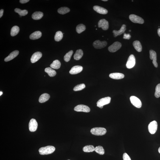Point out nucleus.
I'll use <instances>...</instances> for the list:
<instances>
[{"mask_svg": "<svg viewBox=\"0 0 160 160\" xmlns=\"http://www.w3.org/2000/svg\"><path fill=\"white\" fill-rule=\"evenodd\" d=\"M55 150V147L53 146H48L42 147L39 149V152L40 155H47L52 154Z\"/></svg>", "mask_w": 160, "mask_h": 160, "instance_id": "f257e3e1", "label": "nucleus"}, {"mask_svg": "<svg viewBox=\"0 0 160 160\" xmlns=\"http://www.w3.org/2000/svg\"><path fill=\"white\" fill-rule=\"evenodd\" d=\"M109 77L111 78L116 80H119L123 78L124 74L119 73H114L110 74L109 75Z\"/></svg>", "mask_w": 160, "mask_h": 160, "instance_id": "6ab92c4d", "label": "nucleus"}, {"mask_svg": "<svg viewBox=\"0 0 160 160\" xmlns=\"http://www.w3.org/2000/svg\"><path fill=\"white\" fill-rule=\"evenodd\" d=\"M50 96L49 94L45 93V94H42L40 96L39 99V102L40 103H43L47 101L50 98Z\"/></svg>", "mask_w": 160, "mask_h": 160, "instance_id": "412c9836", "label": "nucleus"}, {"mask_svg": "<svg viewBox=\"0 0 160 160\" xmlns=\"http://www.w3.org/2000/svg\"><path fill=\"white\" fill-rule=\"evenodd\" d=\"M121 47V43L119 42H116L108 47V50L110 52L114 53L118 50Z\"/></svg>", "mask_w": 160, "mask_h": 160, "instance_id": "7ed1b4c3", "label": "nucleus"}, {"mask_svg": "<svg viewBox=\"0 0 160 160\" xmlns=\"http://www.w3.org/2000/svg\"><path fill=\"white\" fill-rule=\"evenodd\" d=\"M133 45L135 49L138 52H141L142 50V46L140 42L138 40H136L133 42Z\"/></svg>", "mask_w": 160, "mask_h": 160, "instance_id": "b1692460", "label": "nucleus"}, {"mask_svg": "<svg viewBox=\"0 0 160 160\" xmlns=\"http://www.w3.org/2000/svg\"><path fill=\"white\" fill-rule=\"evenodd\" d=\"M43 14L42 12H36L33 14L32 18L34 20H38L41 19L43 17Z\"/></svg>", "mask_w": 160, "mask_h": 160, "instance_id": "5701e85b", "label": "nucleus"}, {"mask_svg": "<svg viewBox=\"0 0 160 160\" xmlns=\"http://www.w3.org/2000/svg\"><path fill=\"white\" fill-rule=\"evenodd\" d=\"M29 0H20V2L21 4H24L29 2Z\"/></svg>", "mask_w": 160, "mask_h": 160, "instance_id": "58836bf2", "label": "nucleus"}, {"mask_svg": "<svg viewBox=\"0 0 160 160\" xmlns=\"http://www.w3.org/2000/svg\"><path fill=\"white\" fill-rule=\"evenodd\" d=\"M2 93H3L2 92L0 91V96H1V95H2Z\"/></svg>", "mask_w": 160, "mask_h": 160, "instance_id": "79ce46f5", "label": "nucleus"}, {"mask_svg": "<svg viewBox=\"0 0 160 160\" xmlns=\"http://www.w3.org/2000/svg\"><path fill=\"white\" fill-rule=\"evenodd\" d=\"M92 134L96 136H102L107 133L106 129L102 127H98L92 129L91 130Z\"/></svg>", "mask_w": 160, "mask_h": 160, "instance_id": "f03ea898", "label": "nucleus"}, {"mask_svg": "<svg viewBox=\"0 0 160 160\" xmlns=\"http://www.w3.org/2000/svg\"><path fill=\"white\" fill-rule=\"evenodd\" d=\"M158 152H159V153L160 154V147L159 149H158Z\"/></svg>", "mask_w": 160, "mask_h": 160, "instance_id": "37998d69", "label": "nucleus"}, {"mask_svg": "<svg viewBox=\"0 0 160 160\" xmlns=\"http://www.w3.org/2000/svg\"><path fill=\"white\" fill-rule=\"evenodd\" d=\"M19 30V28L18 26H14L12 28L11 30V35L12 37L15 36L18 33Z\"/></svg>", "mask_w": 160, "mask_h": 160, "instance_id": "bb28decb", "label": "nucleus"}, {"mask_svg": "<svg viewBox=\"0 0 160 160\" xmlns=\"http://www.w3.org/2000/svg\"><path fill=\"white\" fill-rule=\"evenodd\" d=\"M129 18L130 21L134 23L142 24L144 23V20L142 18L136 15H130Z\"/></svg>", "mask_w": 160, "mask_h": 160, "instance_id": "423d86ee", "label": "nucleus"}, {"mask_svg": "<svg viewBox=\"0 0 160 160\" xmlns=\"http://www.w3.org/2000/svg\"><path fill=\"white\" fill-rule=\"evenodd\" d=\"M123 38L125 39L129 40L131 38V36L129 34H126L124 33Z\"/></svg>", "mask_w": 160, "mask_h": 160, "instance_id": "4c0bfd02", "label": "nucleus"}, {"mask_svg": "<svg viewBox=\"0 0 160 160\" xmlns=\"http://www.w3.org/2000/svg\"><path fill=\"white\" fill-rule=\"evenodd\" d=\"M86 29V26L83 24L78 25L76 28V30L77 33L80 34Z\"/></svg>", "mask_w": 160, "mask_h": 160, "instance_id": "c85d7f7f", "label": "nucleus"}, {"mask_svg": "<svg viewBox=\"0 0 160 160\" xmlns=\"http://www.w3.org/2000/svg\"><path fill=\"white\" fill-rule=\"evenodd\" d=\"M126 26L125 25H122L121 27L120 30L118 31L114 30L113 31V35L114 37H116L118 36L121 35L122 34L124 33L126 30Z\"/></svg>", "mask_w": 160, "mask_h": 160, "instance_id": "f3484780", "label": "nucleus"}, {"mask_svg": "<svg viewBox=\"0 0 160 160\" xmlns=\"http://www.w3.org/2000/svg\"><path fill=\"white\" fill-rule=\"evenodd\" d=\"M74 111L78 112H89L90 111V109L89 107L83 105H77L74 107Z\"/></svg>", "mask_w": 160, "mask_h": 160, "instance_id": "9d476101", "label": "nucleus"}, {"mask_svg": "<svg viewBox=\"0 0 160 160\" xmlns=\"http://www.w3.org/2000/svg\"><path fill=\"white\" fill-rule=\"evenodd\" d=\"M19 52L18 51H13L8 56L4 59V61L7 62L11 60L16 57L19 54Z\"/></svg>", "mask_w": 160, "mask_h": 160, "instance_id": "a211bd4d", "label": "nucleus"}, {"mask_svg": "<svg viewBox=\"0 0 160 160\" xmlns=\"http://www.w3.org/2000/svg\"><path fill=\"white\" fill-rule=\"evenodd\" d=\"M60 66H61V63L58 60H54L50 65L51 68L55 69H59L60 67Z\"/></svg>", "mask_w": 160, "mask_h": 160, "instance_id": "a878e982", "label": "nucleus"}, {"mask_svg": "<svg viewBox=\"0 0 160 160\" xmlns=\"http://www.w3.org/2000/svg\"><path fill=\"white\" fill-rule=\"evenodd\" d=\"M111 98L109 97L103 98L98 101L97 103V107L100 108L104 106L108 105L111 102Z\"/></svg>", "mask_w": 160, "mask_h": 160, "instance_id": "20e7f679", "label": "nucleus"}, {"mask_svg": "<svg viewBox=\"0 0 160 160\" xmlns=\"http://www.w3.org/2000/svg\"><path fill=\"white\" fill-rule=\"evenodd\" d=\"M3 12L4 10L3 9H1L0 11V18H1V17L2 16Z\"/></svg>", "mask_w": 160, "mask_h": 160, "instance_id": "ea45409f", "label": "nucleus"}, {"mask_svg": "<svg viewBox=\"0 0 160 160\" xmlns=\"http://www.w3.org/2000/svg\"><path fill=\"white\" fill-rule=\"evenodd\" d=\"M136 64V59L134 56L133 55H130L128 59L126 66L127 68L129 69L133 68Z\"/></svg>", "mask_w": 160, "mask_h": 160, "instance_id": "6e6552de", "label": "nucleus"}, {"mask_svg": "<svg viewBox=\"0 0 160 160\" xmlns=\"http://www.w3.org/2000/svg\"><path fill=\"white\" fill-rule=\"evenodd\" d=\"M123 160H131L130 157L126 153H124L123 155Z\"/></svg>", "mask_w": 160, "mask_h": 160, "instance_id": "e433bc0d", "label": "nucleus"}, {"mask_svg": "<svg viewBox=\"0 0 160 160\" xmlns=\"http://www.w3.org/2000/svg\"><path fill=\"white\" fill-rule=\"evenodd\" d=\"M150 58L151 60H153V63L155 67H157L158 64L157 62V53L155 51L150 50Z\"/></svg>", "mask_w": 160, "mask_h": 160, "instance_id": "4468645a", "label": "nucleus"}, {"mask_svg": "<svg viewBox=\"0 0 160 160\" xmlns=\"http://www.w3.org/2000/svg\"><path fill=\"white\" fill-rule=\"evenodd\" d=\"M95 150L94 146L91 145H87L84 147L83 150L84 152L86 153H90L94 152Z\"/></svg>", "mask_w": 160, "mask_h": 160, "instance_id": "cd10ccee", "label": "nucleus"}, {"mask_svg": "<svg viewBox=\"0 0 160 160\" xmlns=\"http://www.w3.org/2000/svg\"><path fill=\"white\" fill-rule=\"evenodd\" d=\"M70 11V10L67 7H62L60 8L58 10V13L61 14H65Z\"/></svg>", "mask_w": 160, "mask_h": 160, "instance_id": "c756f323", "label": "nucleus"}, {"mask_svg": "<svg viewBox=\"0 0 160 160\" xmlns=\"http://www.w3.org/2000/svg\"><path fill=\"white\" fill-rule=\"evenodd\" d=\"M94 10L99 14H106L108 13V10L103 7L97 5L94 6L93 7Z\"/></svg>", "mask_w": 160, "mask_h": 160, "instance_id": "dca6fc26", "label": "nucleus"}, {"mask_svg": "<svg viewBox=\"0 0 160 160\" xmlns=\"http://www.w3.org/2000/svg\"><path fill=\"white\" fill-rule=\"evenodd\" d=\"M95 151L96 153L100 155H103L105 153V150H104L103 148L101 146H98L96 147Z\"/></svg>", "mask_w": 160, "mask_h": 160, "instance_id": "72a5a7b5", "label": "nucleus"}, {"mask_svg": "<svg viewBox=\"0 0 160 160\" xmlns=\"http://www.w3.org/2000/svg\"><path fill=\"white\" fill-rule=\"evenodd\" d=\"M73 53V51L71 50L66 53L64 57V59L66 62H69L70 60L71 57Z\"/></svg>", "mask_w": 160, "mask_h": 160, "instance_id": "473e14b6", "label": "nucleus"}, {"mask_svg": "<svg viewBox=\"0 0 160 160\" xmlns=\"http://www.w3.org/2000/svg\"><path fill=\"white\" fill-rule=\"evenodd\" d=\"M131 103L134 106L138 108H140L142 106L141 101L137 97L134 96H132L130 98Z\"/></svg>", "mask_w": 160, "mask_h": 160, "instance_id": "39448f33", "label": "nucleus"}, {"mask_svg": "<svg viewBox=\"0 0 160 160\" xmlns=\"http://www.w3.org/2000/svg\"><path fill=\"white\" fill-rule=\"evenodd\" d=\"M158 35L160 37V28L158 29Z\"/></svg>", "mask_w": 160, "mask_h": 160, "instance_id": "a19ab883", "label": "nucleus"}, {"mask_svg": "<svg viewBox=\"0 0 160 160\" xmlns=\"http://www.w3.org/2000/svg\"><path fill=\"white\" fill-rule=\"evenodd\" d=\"M63 35L62 32L60 31L57 32L56 33L54 39L55 41L59 42L62 39Z\"/></svg>", "mask_w": 160, "mask_h": 160, "instance_id": "7c9ffc66", "label": "nucleus"}, {"mask_svg": "<svg viewBox=\"0 0 160 160\" xmlns=\"http://www.w3.org/2000/svg\"><path fill=\"white\" fill-rule=\"evenodd\" d=\"M83 70V67L81 66H74L71 68L69 73L71 74H76L81 72Z\"/></svg>", "mask_w": 160, "mask_h": 160, "instance_id": "2eb2a0df", "label": "nucleus"}, {"mask_svg": "<svg viewBox=\"0 0 160 160\" xmlns=\"http://www.w3.org/2000/svg\"><path fill=\"white\" fill-rule=\"evenodd\" d=\"M85 87V84H80L77 85L74 88L73 90L74 91H81Z\"/></svg>", "mask_w": 160, "mask_h": 160, "instance_id": "f704fd0d", "label": "nucleus"}, {"mask_svg": "<svg viewBox=\"0 0 160 160\" xmlns=\"http://www.w3.org/2000/svg\"><path fill=\"white\" fill-rule=\"evenodd\" d=\"M148 128L149 131L151 134H154L157 130V122L155 120L151 122L149 124Z\"/></svg>", "mask_w": 160, "mask_h": 160, "instance_id": "0eeeda50", "label": "nucleus"}, {"mask_svg": "<svg viewBox=\"0 0 160 160\" xmlns=\"http://www.w3.org/2000/svg\"><path fill=\"white\" fill-rule=\"evenodd\" d=\"M42 35L41 32L39 31H37L31 34L30 36V38L32 40L38 39L41 38Z\"/></svg>", "mask_w": 160, "mask_h": 160, "instance_id": "aec40b11", "label": "nucleus"}, {"mask_svg": "<svg viewBox=\"0 0 160 160\" xmlns=\"http://www.w3.org/2000/svg\"><path fill=\"white\" fill-rule=\"evenodd\" d=\"M107 43L106 41H101L99 40L95 41L93 43V46L96 49H101L104 48L107 46Z\"/></svg>", "mask_w": 160, "mask_h": 160, "instance_id": "1a4fd4ad", "label": "nucleus"}, {"mask_svg": "<svg viewBox=\"0 0 160 160\" xmlns=\"http://www.w3.org/2000/svg\"><path fill=\"white\" fill-rule=\"evenodd\" d=\"M15 11L18 13L21 16H24L28 13V11L26 10H22L19 8H16L15 9Z\"/></svg>", "mask_w": 160, "mask_h": 160, "instance_id": "2f4dec72", "label": "nucleus"}, {"mask_svg": "<svg viewBox=\"0 0 160 160\" xmlns=\"http://www.w3.org/2000/svg\"><path fill=\"white\" fill-rule=\"evenodd\" d=\"M102 1H107L108 0H102Z\"/></svg>", "mask_w": 160, "mask_h": 160, "instance_id": "c03bdc74", "label": "nucleus"}, {"mask_svg": "<svg viewBox=\"0 0 160 160\" xmlns=\"http://www.w3.org/2000/svg\"><path fill=\"white\" fill-rule=\"evenodd\" d=\"M129 32H131V30H129Z\"/></svg>", "mask_w": 160, "mask_h": 160, "instance_id": "a18cd8bd", "label": "nucleus"}, {"mask_svg": "<svg viewBox=\"0 0 160 160\" xmlns=\"http://www.w3.org/2000/svg\"></svg>", "mask_w": 160, "mask_h": 160, "instance_id": "49530a36", "label": "nucleus"}, {"mask_svg": "<svg viewBox=\"0 0 160 160\" xmlns=\"http://www.w3.org/2000/svg\"><path fill=\"white\" fill-rule=\"evenodd\" d=\"M38 124L36 119H31L29 123V129L31 132L36 131L38 128Z\"/></svg>", "mask_w": 160, "mask_h": 160, "instance_id": "f8f14e48", "label": "nucleus"}, {"mask_svg": "<svg viewBox=\"0 0 160 160\" xmlns=\"http://www.w3.org/2000/svg\"><path fill=\"white\" fill-rule=\"evenodd\" d=\"M155 95L157 98L160 97V84H158L156 87Z\"/></svg>", "mask_w": 160, "mask_h": 160, "instance_id": "c9c22d12", "label": "nucleus"}, {"mask_svg": "<svg viewBox=\"0 0 160 160\" xmlns=\"http://www.w3.org/2000/svg\"><path fill=\"white\" fill-rule=\"evenodd\" d=\"M45 71L50 76L53 77L56 75V72L55 70L53 69L52 68L47 67L45 69Z\"/></svg>", "mask_w": 160, "mask_h": 160, "instance_id": "393cba45", "label": "nucleus"}, {"mask_svg": "<svg viewBox=\"0 0 160 160\" xmlns=\"http://www.w3.org/2000/svg\"><path fill=\"white\" fill-rule=\"evenodd\" d=\"M99 28H101L103 30H107L109 28L108 22L105 19H101L98 23Z\"/></svg>", "mask_w": 160, "mask_h": 160, "instance_id": "9b49d317", "label": "nucleus"}, {"mask_svg": "<svg viewBox=\"0 0 160 160\" xmlns=\"http://www.w3.org/2000/svg\"><path fill=\"white\" fill-rule=\"evenodd\" d=\"M83 53L81 49L78 50L74 55V59L76 60H79L83 57Z\"/></svg>", "mask_w": 160, "mask_h": 160, "instance_id": "4be33fe9", "label": "nucleus"}, {"mask_svg": "<svg viewBox=\"0 0 160 160\" xmlns=\"http://www.w3.org/2000/svg\"><path fill=\"white\" fill-rule=\"evenodd\" d=\"M42 56V53L40 52H35L33 54L31 58V62L32 63H35L41 58Z\"/></svg>", "mask_w": 160, "mask_h": 160, "instance_id": "ddd939ff", "label": "nucleus"}]
</instances>
